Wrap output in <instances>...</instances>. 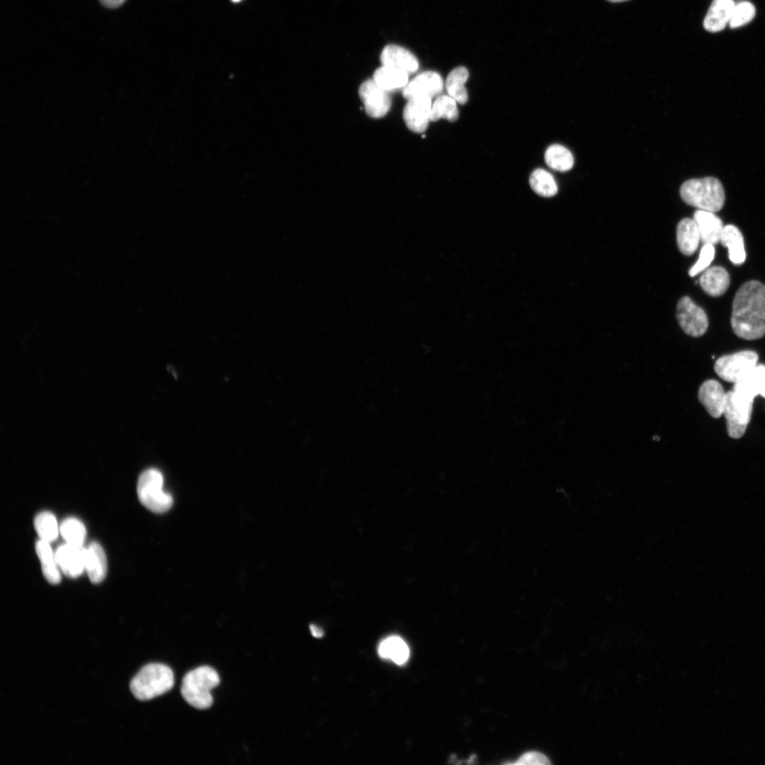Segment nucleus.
<instances>
[{"label": "nucleus", "instance_id": "f257e3e1", "mask_svg": "<svg viewBox=\"0 0 765 765\" xmlns=\"http://www.w3.org/2000/svg\"><path fill=\"white\" fill-rule=\"evenodd\" d=\"M730 322L735 334L745 340L765 336V285L752 280L735 293Z\"/></svg>", "mask_w": 765, "mask_h": 765}, {"label": "nucleus", "instance_id": "f03ea898", "mask_svg": "<svg viewBox=\"0 0 765 765\" xmlns=\"http://www.w3.org/2000/svg\"><path fill=\"white\" fill-rule=\"evenodd\" d=\"M680 196L688 205L713 212L720 210L725 200L721 182L711 176L685 181L680 188Z\"/></svg>", "mask_w": 765, "mask_h": 765}, {"label": "nucleus", "instance_id": "7ed1b4c3", "mask_svg": "<svg viewBox=\"0 0 765 765\" xmlns=\"http://www.w3.org/2000/svg\"><path fill=\"white\" fill-rule=\"evenodd\" d=\"M174 684L173 671L168 666L151 663L143 667L130 685L134 696L147 701L169 691Z\"/></svg>", "mask_w": 765, "mask_h": 765}, {"label": "nucleus", "instance_id": "20e7f679", "mask_svg": "<svg viewBox=\"0 0 765 765\" xmlns=\"http://www.w3.org/2000/svg\"><path fill=\"white\" fill-rule=\"evenodd\" d=\"M220 683L217 672L208 666L188 672L183 679L181 693L185 701L197 709H206L212 704L210 691Z\"/></svg>", "mask_w": 765, "mask_h": 765}, {"label": "nucleus", "instance_id": "39448f33", "mask_svg": "<svg viewBox=\"0 0 765 765\" xmlns=\"http://www.w3.org/2000/svg\"><path fill=\"white\" fill-rule=\"evenodd\" d=\"M163 484L162 472L154 468L144 470L138 479L137 492L139 500L154 513H164L173 505V497L163 490Z\"/></svg>", "mask_w": 765, "mask_h": 765}, {"label": "nucleus", "instance_id": "423d86ee", "mask_svg": "<svg viewBox=\"0 0 765 765\" xmlns=\"http://www.w3.org/2000/svg\"><path fill=\"white\" fill-rule=\"evenodd\" d=\"M754 401L739 395L732 390L726 392L723 414L728 436L735 439L742 437L751 420Z\"/></svg>", "mask_w": 765, "mask_h": 765}, {"label": "nucleus", "instance_id": "0eeeda50", "mask_svg": "<svg viewBox=\"0 0 765 765\" xmlns=\"http://www.w3.org/2000/svg\"><path fill=\"white\" fill-rule=\"evenodd\" d=\"M759 355L752 350H743L718 358L714 370L723 380L736 383L746 376L758 363Z\"/></svg>", "mask_w": 765, "mask_h": 765}, {"label": "nucleus", "instance_id": "6e6552de", "mask_svg": "<svg viewBox=\"0 0 765 765\" xmlns=\"http://www.w3.org/2000/svg\"><path fill=\"white\" fill-rule=\"evenodd\" d=\"M676 316L681 329L688 336L699 337L708 329V318L706 312L688 296H684L679 300Z\"/></svg>", "mask_w": 765, "mask_h": 765}, {"label": "nucleus", "instance_id": "1a4fd4ad", "mask_svg": "<svg viewBox=\"0 0 765 765\" xmlns=\"http://www.w3.org/2000/svg\"><path fill=\"white\" fill-rule=\"evenodd\" d=\"M358 94L366 113L371 118H382L390 109L389 92L378 86L373 79L365 81L358 89Z\"/></svg>", "mask_w": 765, "mask_h": 765}, {"label": "nucleus", "instance_id": "9d476101", "mask_svg": "<svg viewBox=\"0 0 765 765\" xmlns=\"http://www.w3.org/2000/svg\"><path fill=\"white\" fill-rule=\"evenodd\" d=\"M431 98L417 96L407 100L403 110V118L407 127L416 133L424 132L431 120Z\"/></svg>", "mask_w": 765, "mask_h": 765}, {"label": "nucleus", "instance_id": "9b49d317", "mask_svg": "<svg viewBox=\"0 0 765 765\" xmlns=\"http://www.w3.org/2000/svg\"><path fill=\"white\" fill-rule=\"evenodd\" d=\"M443 89L441 75L433 71H426L416 76L402 90L407 100L417 96L438 97Z\"/></svg>", "mask_w": 765, "mask_h": 765}, {"label": "nucleus", "instance_id": "f8f14e48", "mask_svg": "<svg viewBox=\"0 0 765 765\" xmlns=\"http://www.w3.org/2000/svg\"><path fill=\"white\" fill-rule=\"evenodd\" d=\"M55 556L59 568L70 578L80 576L85 570L86 548L66 543L58 547Z\"/></svg>", "mask_w": 765, "mask_h": 765}, {"label": "nucleus", "instance_id": "ddd939ff", "mask_svg": "<svg viewBox=\"0 0 765 765\" xmlns=\"http://www.w3.org/2000/svg\"><path fill=\"white\" fill-rule=\"evenodd\" d=\"M698 398L712 417L718 419L723 414L726 392L718 380L710 379L703 382L699 387Z\"/></svg>", "mask_w": 765, "mask_h": 765}, {"label": "nucleus", "instance_id": "4468645a", "mask_svg": "<svg viewBox=\"0 0 765 765\" xmlns=\"http://www.w3.org/2000/svg\"><path fill=\"white\" fill-rule=\"evenodd\" d=\"M380 60L382 65L407 74L414 73L419 68L416 57L407 49L397 45H386L381 52Z\"/></svg>", "mask_w": 765, "mask_h": 765}, {"label": "nucleus", "instance_id": "2eb2a0df", "mask_svg": "<svg viewBox=\"0 0 765 765\" xmlns=\"http://www.w3.org/2000/svg\"><path fill=\"white\" fill-rule=\"evenodd\" d=\"M693 219L697 225L701 241L703 244L715 245L720 242L724 225L715 212L697 210L693 213Z\"/></svg>", "mask_w": 765, "mask_h": 765}, {"label": "nucleus", "instance_id": "dca6fc26", "mask_svg": "<svg viewBox=\"0 0 765 765\" xmlns=\"http://www.w3.org/2000/svg\"><path fill=\"white\" fill-rule=\"evenodd\" d=\"M732 390L752 401L757 395L765 398V365L757 364L746 376L734 384Z\"/></svg>", "mask_w": 765, "mask_h": 765}, {"label": "nucleus", "instance_id": "f3484780", "mask_svg": "<svg viewBox=\"0 0 765 765\" xmlns=\"http://www.w3.org/2000/svg\"><path fill=\"white\" fill-rule=\"evenodd\" d=\"M730 283V277L727 271L720 266L708 267L699 279L703 290L712 297L722 295L728 289Z\"/></svg>", "mask_w": 765, "mask_h": 765}, {"label": "nucleus", "instance_id": "a211bd4d", "mask_svg": "<svg viewBox=\"0 0 765 765\" xmlns=\"http://www.w3.org/2000/svg\"><path fill=\"white\" fill-rule=\"evenodd\" d=\"M735 5L733 0H713L703 21L704 28L711 33L723 30L730 22Z\"/></svg>", "mask_w": 765, "mask_h": 765}, {"label": "nucleus", "instance_id": "6ab92c4d", "mask_svg": "<svg viewBox=\"0 0 765 765\" xmlns=\"http://www.w3.org/2000/svg\"><path fill=\"white\" fill-rule=\"evenodd\" d=\"M85 570L94 584L101 582L107 573V559L104 550L97 542L86 548Z\"/></svg>", "mask_w": 765, "mask_h": 765}, {"label": "nucleus", "instance_id": "aec40b11", "mask_svg": "<svg viewBox=\"0 0 765 765\" xmlns=\"http://www.w3.org/2000/svg\"><path fill=\"white\" fill-rule=\"evenodd\" d=\"M720 242L727 248L729 259L733 264L741 265L745 261L744 238L737 227L733 225L724 226Z\"/></svg>", "mask_w": 765, "mask_h": 765}, {"label": "nucleus", "instance_id": "412c9836", "mask_svg": "<svg viewBox=\"0 0 765 765\" xmlns=\"http://www.w3.org/2000/svg\"><path fill=\"white\" fill-rule=\"evenodd\" d=\"M701 241L700 233L693 219L684 218L676 227V242L679 251L686 256L695 253Z\"/></svg>", "mask_w": 765, "mask_h": 765}, {"label": "nucleus", "instance_id": "4be33fe9", "mask_svg": "<svg viewBox=\"0 0 765 765\" xmlns=\"http://www.w3.org/2000/svg\"><path fill=\"white\" fill-rule=\"evenodd\" d=\"M50 543L39 539L35 543V551L45 578L49 583L57 584L61 580V571L57 562L55 552L52 551Z\"/></svg>", "mask_w": 765, "mask_h": 765}, {"label": "nucleus", "instance_id": "5701e85b", "mask_svg": "<svg viewBox=\"0 0 765 765\" xmlns=\"http://www.w3.org/2000/svg\"><path fill=\"white\" fill-rule=\"evenodd\" d=\"M378 652L380 657L392 660L402 665L409 657V649L400 636L392 635L383 640L379 645Z\"/></svg>", "mask_w": 765, "mask_h": 765}, {"label": "nucleus", "instance_id": "b1692460", "mask_svg": "<svg viewBox=\"0 0 765 765\" xmlns=\"http://www.w3.org/2000/svg\"><path fill=\"white\" fill-rule=\"evenodd\" d=\"M373 79L382 89L390 92L404 89L409 82V74L382 65L375 71Z\"/></svg>", "mask_w": 765, "mask_h": 765}, {"label": "nucleus", "instance_id": "393cba45", "mask_svg": "<svg viewBox=\"0 0 765 765\" xmlns=\"http://www.w3.org/2000/svg\"><path fill=\"white\" fill-rule=\"evenodd\" d=\"M469 76L468 69L464 67H456L447 76L445 86L448 96L458 103L464 105L468 99V94L465 86Z\"/></svg>", "mask_w": 765, "mask_h": 765}, {"label": "nucleus", "instance_id": "a878e982", "mask_svg": "<svg viewBox=\"0 0 765 765\" xmlns=\"http://www.w3.org/2000/svg\"><path fill=\"white\" fill-rule=\"evenodd\" d=\"M544 158L546 164L555 171H567L574 165V158L571 152L559 144L549 146L545 150Z\"/></svg>", "mask_w": 765, "mask_h": 765}, {"label": "nucleus", "instance_id": "bb28decb", "mask_svg": "<svg viewBox=\"0 0 765 765\" xmlns=\"http://www.w3.org/2000/svg\"><path fill=\"white\" fill-rule=\"evenodd\" d=\"M532 190L543 197H552L557 193V185L552 175L543 169H536L529 177Z\"/></svg>", "mask_w": 765, "mask_h": 765}, {"label": "nucleus", "instance_id": "cd10ccee", "mask_svg": "<svg viewBox=\"0 0 765 765\" xmlns=\"http://www.w3.org/2000/svg\"><path fill=\"white\" fill-rule=\"evenodd\" d=\"M34 526L41 540L51 543L58 537L60 526L55 516L49 511L39 513L34 519Z\"/></svg>", "mask_w": 765, "mask_h": 765}, {"label": "nucleus", "instance_id": "c85d7f7f", "mask_svg": "<svg viewBox=\"0 0 765 765\" xmlns=\"http://www.w3.org/2000/svg\"><path fill=\"white\" fill-rule=\"evenodd\" d=\"M458 115L457 102L450 96H439L432 104L431 121L435 122L444 118L450 122H455Z\"/></svg>", "mask_w": 765, "mask_h": 765}, {"label": "nucleus", "instance_id": "c756f323", "mask_svg": "<svg viewBox=\"0 0 765 765\" xmlns=\"http://www.w3.org/2000/svg\"><path fill=\"white\" fill-rule=\"evenodd\" d=\"M60 533L66 543L76 545H83L86 536L85 526L74 517L67 518L62 522Z\"/></svg>", "mask_w": 765, "mask_h": 765}, {"label": "nucleus", "instance_id": "7c9ffc66", "mask_svg": "<svg viewBox=\"0 0 765 765\" xmlns=\"http://www.w3.org/2000/svg\"><path fill=\"white\" fill-rule=\"evenodd\" d=\"M754 6L749 1H742L735 5L729 22L732 28H739L750 22L755 16Z\"/></svg>", "mask_w": 765, "mask_h": 765}, {"label": "nucleus", "instance_id": "2f4dec72", "mask_svg": "<svg viewBox=\"0 0 765 765\" xmlns=\"http://www.w3.org/2000/svg\"><path fill=\"white\" fill-rule=\"evenodd\" d=\"M715 254L714 245L704 244L701 249L699 257L697 261L690 268L688 275L691 277L703 272L707 269L713 261Z\"/></svg>", "mask_w": 765, "mask_h": 765}, {"label": "nucleus", "instance_id": "473e14b6", "mask_svg": "<svg viewBox=\"0 0 765 765\" xmlns=\"http://www.w3.org/2000/svg\"><path fill=\"white\" fill-rule=\"evenodd\" d=\"M550 764L548 759L543 754L536 752H531L523 754L514 764H537L544 765Z\"/></svg>", "mask_w": 765, "mask_h": 765}, {"label": "nucleus", "instance_id": "72a5a7b5", "mask_svg": "<svg viewBox=\"0 0 765 765\" xmlns=\"http://www.w3.org/2000/svg\"><path fill=\"white\" fill-rule=\"evenodd\" d=\"M106 7L115 8L120 6L126 0H99Z\"/></svg>", "mask_w": 765, "mask_h": 765}, {"label": "nucleus", "instance_id": "f704fd0d", "mask_svg": "<svg viewBox=\"0 0 765 765\" xmlns=\"http://www.w3.org/2000/svg\"><path fill=\"white\" fill-rule=\"evenodd\" d=\"M310 629L312 635L315 638H321L324 635L323 630L315 625H310Z\"/></svg>", "mask_w": 765, "mask_h": 765}, {"label": "nucleus", "instance_id": "c9c22d12", "mask_svg": "<svg viewBox=\"0 0 765 765\" xmlns=\"http://www.w3.org/2000/svg\"><path fill=\"white\" fill-rule=\"evenodd\" d=\"M608 1H611V2H621V1H627V0H608Z\"/></svg>", "mask_w": 765, "mask_h": 765}, {"label": "nucleus", "instance_id": "e433bc0d", "mask_svg": "<svg viewBox=\"0 0 765 765\" xmlns=\"http://www.w3.org/2000/svg\"><path fill=\"white\" fill-rule=\"evenodd\" d=\"M232 1L233 2H239V1H240L241 0H232Z\"/></svg>", "mask_w": 765, "mask_h": 765}]
</instances>
